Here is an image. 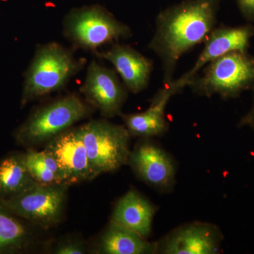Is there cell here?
Returning a JSON list of instances; mask_svg holds the SVG:
<instances>
[{
	"label": "cell",
	"mask_w": 254,
	"mask_h": 254,
	"mask_svg": "<svg viewBox=\"0 0 254 254\" xmlns=\"http://www.w3.org/2000/svg\"><path fill=\"white\" fill-rule=\"evenodd\" d=\"M221 0H185L159 13L148 48L160 59L163 84L171 83L180 58L215 28Z\"/></svg>",
	"instance_id": "6da1fadb"
},
{
	"label": "cell",
	"mask_w": 254,
	"mask_h": 254,
	"mask_svg": "<svg viewBox=\"0 0 254 254\" xmlns=\"http://www.w3.org/2000/svg\"><path fill=\"white\" fill-rule=\"evenodd\" d=\"M86 61L58 43L38 46L25 73L21 107L63 89L81 71Z\"/></svg>",
	"instance_id": "7a4b0ae2"
},
{
	"label": "cell",
	"mask_w": 254,
	"mask_h": 254,
	"mask_svg": "<svg viewBox=\"0 0 254 254\" xmlns=\"http://www.w3.org/2000/svg\"><path fill=\"white\" fill-rule=\"evenodd\" d=\"M187 86L200 96L238 98L254 88V57L248 51L227 53L205 65Z\"/></svg>",
	"instance_id": "3957f363"
},
{
	"label": "cell",
	"mask_w": 254,
	"mask_h": 254,
	"mask_svg": "<svg viewBox=\"0 0 254 254\" xmlns=\"http://www.w3.org/2000/svg\"><path fill=\"white\" fill-rule=\"evenodd\" d=\"M93 109L77 95H65L35 110L15 132V139L24 146L48 143L88 118Z\"/></svg>",
	"instance_id": "277c9868"
},
{
	"label": "cell",
	"mask_w": 254,
	"mask_h": 254,
	"mask_svg": "<svg viewBox=\"0 0 254 254\" xmlns=\"http://www.w3.org/2000/svg\"><path fill=\"white\" fill-rule=\"evenodd\" d=\"M63 33L73 46L93 53L132 36L131 28L100 5L71 9L64 18Z\"/></svg>",
	"instance_id": "5b68a950"
},
{
	"label": "cell",
	"mask_w": 254,
	"mask_h": 254,
	"mask_svg": "<svg viewBox=\"0 0 254 254\" xmlns=\"http://www.w3.org/2000/svg\"><path fill=\"white\" fill-rule=\"evenodd\" d=\"M76 129L86 148L94 179L128 164L131 136L125 125L91 120Z\"/></svg>",
	"instance_id": "8992f818"
},
{
	"label": "cell",
	"mask_w": 254,
	"mask_h": 254,
	"mask_svg": "<svg viewBox=\"0 0 254 254\" xmlns=\"http://www.w3.org/2000/svg\"><path fill=\"white\" fill-rule=\"evenodd\" d=\"M66 185L34 187L0 203L23 220L48 229L61 221L64 207Z\"/></svg>",
	"instance_id": "52a82bcc"
},
{
	"label": "cell",
	"mask_w": 254,
	"mask_h": 254,
	"mask_svg": "<svg viewBox=\"0 0 254 254\" xmlns=\"http://www.w3.org/2000/svg\"><path fill=\"white\" fill-rule=\"evenodd\" d=\"M128 165L146 185L158 191L169 193L176 184L175 160L152 138H143L131 150Z\"/></svg>",
	"instance_id": "ba28073f"
},
{
	"label": "cell",
	"mask_w": 254,
	"mask_h": 254,
	"mask_svg": "<svg viewBox=\"0 0 254 254\" xmlns=\"http://www.w3.org/2000/svg\"><path fill=\"white\" fill-rule=\"evenodd\" d=\"M80 91L87 103L98 110L103 118H113L123 114L128 90L115 70L93 60L87 68L86 78Z\"/></svg>",
	"instance_id": "9c48e42d"
},
{
	"label": "cell",
	"mask_w": 254,
	"mask_h": 254,
	"mask_svg": "<svg viewBox=\"0 0 254 254\" xmlns=\"http://www.w3.org/2000/svg\"><path fill=\"white\" fill-rule=\"evenodd\" d=\"M254 36V26L251 23L237 27L214 28L205 40L204 48L193 66L180 78L174 79L170 83L172 86L177 93H181L190 80L210 62L230 52L248 51Z\"/></svg>",
	"instance_id": "30bf717a"
},
{
	"label": "cell",
	"mask_w": 254,
	"mask_h": 254,
	"mask_svg": "<svg viewBox=\"0 0 254 254\" xmlns=\"http://www.w3.org/2000/svg\"><path fill=\"white\" fill-rule=\"evenodd\" d=\"M223 239L217 225L209 222H190L174 229L158 241L157 254H220Z\"/></svg>",
	"instance_id": "8fae6325"
},
{
	"label": "cell",
	"mask_w": 254,
	"mask_h": 254,
	"mask_svg": "<svg viewBox=\"0 0 254 254\" xmlns=\"http://www.w3.org/2000/svg\"><path fill=\"white\" fill-rule=\"evenodd\" d=\"M45 149L58 162L68 187L94 179L86 148L76 128H68L55 136L47 143Z\"/></svg>",
	"instance_id": "7c38bea8"
},
{
	"label": "cell",
	"mask_w": 254,
	"mask_h": 254,
	"mask_svg": "<svg viewBox=\"0 0 254 254\" xmlns=\"http://www.w3.org/2000/svg\"><path fill=\"white\" fill-rule=\"evenodd\" d=\"M95 54L113 64L124 85L131 93H141L149 84L153 61L131 46L115 43L109 49L95 52Z\"/></svg>",
	"instance_id": "4fadbf2b"
},
{
	"label": "cell",
	"mask_w": 254,
	"mask_h": 254,
	"mask_svg": "<svg viewBox=\"0 0 254 254\" xmlns=\"http://www.w3.org/2000/svg\"><path fill=\"white\" fill-rule=\"evenodd\" d=\"M177 94L170 83L164 85L150 100L144 112L122 114L124 125L131 137L152 138L163 136L168 131L169 124L165 110L173 95Z\"/></svg>",
	"instance_id": "5bb4252c"
},
{
	"label": "cell",
	"mask_w": 254,
	"mask_h": 254,
	"mask_svg": "<svg viewBox=\"0 0 254 254\" xmlns=\"http://www.w3.org/2000/svg\"><path fill=\"white\" fill-rule=\"evenodd\" d=\"M158 210L156 205L138 190L131 189L117 202L110 222L148 239Z\"/></svg>",
	"instance_id": "9a60e30c"
},
{
	"label": "cell",
	"mask_w": 254,
	"mask_h": 254,
	"mask_svg": "<svg viewBox=\"0 0 254 254\" xmlns=\"http://www.w3.org/2000/svg\"><path fill=\"white\" fill-rule=\"evenodd\" d=\"M97 252L103 254H155L157 242H149L138 234L110 222L100 236Z\"/></svg>",
	"instance_id": "2e32d148"
},
{
	"label": "cell",
	"mask_w": 254,
	"mask_h": 254,
	"mask_svg": "<svg viewBox=\"0 0 254 254\" xmlns=\"http://www.w3.org/2000/svg\"><path fill=\"white\" fill-rule=\"evenodd\" d=\"M36 185L25 165L23 154L14 153L0 160V199H9Z\"/></svg>",
	"instance_id": "e0dca14e"
},
{
	"label": "cell",
	"mask_w": 254,
	"mask_h": 254,
	"mask_svg": "<svg viewBox=\"0 0 254 254\" xmlns=\"http://www.w3.org/2000/svg\"><path fill=\"white\" fill-rule=\"evenodd\" d=\"M0 203V254L23 252L32 240L29 227Z\"/></svg>",
	"instance_id": "ac0fdd59"
},
{
	"label": "cell",
	"mask_w": 254,
	"mask_h": 254,
	"mask_svg": "<svg viewBox=\"0 0 254 254\" xmlns=\"http://www.w3.org/2000/svg\"><path fill=\"white\" fill-rule=\"evenodd\" d=\"M23 155L28 173L37 184L44 186L66 185L59 165L49 151L28 149Z\"/></svg>",
	"instance_id": "d6986e66"
},
{
	"label": "cell",
	"mask_w": 254,
	"mask_h": 254,
	"mask_svg": "<svg viewBox=\"0 0 254 254\" xmlns=\"http://www.w3.org/2000/svg\"><path fill=\"white\" fill-rule=\"evenodd\" d=\"M57 254H83L86 253L83 244L77 241H65L59 244L54 250Z\"/></svg>",
	"instance_id": "ffe728a7"
},
{
	"label": "cell",
	"mask_w": 254,
	"mask_h": 254,
	"mask_svg": "<svg viewBox=\"0 0 254 254\" xmlns=\"http://www.w3.org/2000/svg\"><path fill=\"white\" fill-rule=\"evenodd\" d=\"M237 2L243 17L254 22V0H237Z\"/></svg>",
	"instance_id": "44dd1931"
},
{
	"label": "cell",
	"mask_w": 254,
	"mask_h": 254,
	"mask_svg": "<svg viewBox=\"0 0 254 254\" xmlns=\"http://www.w3.org/2000/svg\"><path fill=\"white\" fill-rule=\"evenodd\" d=\"M254 100L252 108L245 115H244L239 123L238 127H250L251 129L254 132Z\"/></svg>",
	"instance_id": "7402d4cb"
}]
</instances>
